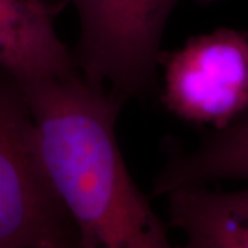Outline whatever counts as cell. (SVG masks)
<instances>
[{"label": "cell", "mask_w": 248, "mask_h": 248, "mask_svg": "<svg viewBox=\"0 0 248 248\" xmlns=\"http://www.w3.org/2000/svg\"><path fill=\"white\" fill-rule=\"evenodd\" d=\"M161 101L193 124L226 128L248 112V33L219 28L163 53Z\"/></svg>", "instance_id": "obj_4"}, {"label": "cell", "mask_w": 248, "mask_h": 248, "mask_svg": "<svg viewBox=\"0 0 248 248\" xmlns=\"http://www.w3.org/2000/svg\"><path fill=\"white\" fill-rule=\"evenodd\" d=\"M66 1V0H65ZM78 11L75 55L90 84L123 99H146L157 90L161 42L169 19L185 0H68ZM213 4L219 0H189Z\"/></svg>", "instance_id": "obj_2"}, {"label": "cell", "mask_w": 248, "mask_h": 248, "mask_svg": "<svg viewBox=\"0 0 248 248\" xmlns=\"http://www.w3.org/2000/svg\"><path fill=\"white\" fill-rule=\"evenodd\" d=\"M244 116H248V112H247V113H246V115H244Z\"/></svg>", "instance_id": "obj_9"}, {"label": "cell", "mask_w": 248, "mask_h": 248, "mask_svg": "<svg viewBox=\"0 0 248 248\" xmlns=\"http://www.w3.org/2000/svg\"><path fill=\"white\" fill-rule=\"evenodd\" d=\"M167 197L170 226L182 233V248H248V187L174 190Z\"/></svg>", "instance_id": "obj_6"}, {"label": "cell", "mask_w": 248, "mask_h": 248, "mask_svg": "<svg viewBox=\"0 0 248 248\" xmlns=\"http://www.w3.org/2000/svg\"><path fill=\"white\" fill-rule=\"evenodd\" d=\"M33 248H80V244L78 236H71V237H65V239L55 240V241H48Z\"/></svg>", "instance_id": "obj_8"}, {"label": "cell", "mask_w": 248, "mask_h": 248, "mask_svg": "<svg viewBox=\"0 0 248 248\" xmlns=\"http://www.w3.org/2000/svg\"><path fill=\"white\" fill-rule=\"evenodd\" d=\"M55 193L80 248H182L134 182L117 141L124 105L80 72L21 84Z\"/></svg>", "instance_id": "obj_1"}, {"label": "cell", "mask_w": 248, "mask_h": 248, "mask_svg": "<svg viewBox=\"0 0 248 248\" xmlns=\"http://www.w3.org/2000/svg\"><path fill=\"white\" fill-rule=\"evenodd\" d=\"M226 179L248 181V116L217 130L195 151L170 142L166 163L153 182V195L167 196Z\"/></svg>", "instance_id": "obj_7"}, {"label": "cell", "mask_w": 248, "mask_h": 248, "mask_svg": "<svg viewBox=\"0 0 248 248\" xmlns=\"http://www.w3.org/2000/svg\"><path fill=\"white\" fill-rule=\"evenodd\" d=\"M61 7L50 0H0V73L28 84L79 72L55 31Z\"/></svg>", "instance_id": "obj_5"}, {"label": "cell", "mask_w": 248, "mask_h": 248, "mask_svg": "<svg viewBox=\"0 0 248 248\" xmlns=\"http://www.w3.org/2000/svg\"><path fill=\"white\" fill-rule=\"evenodd\" d=\"M78 236L54 190L21 84L0 73V248Z\"/></svg>", "instance_id": "obj_3"}]
</instances>
